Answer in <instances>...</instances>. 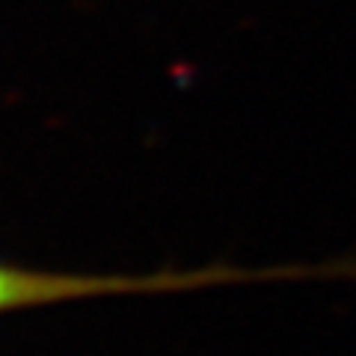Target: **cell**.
<instances>
[{"instance_id": "obj_1", "label": "cell", "mask_w": 356, "mask_h": 356, "mask_svg": "<svg viewBox=\"0 0 356 356\" xmlns=\"http://www.w3.org/2000/svg\"><path fill=\"white\" fill-rule=\"evenodd\" d=\"M306 276H356V261L324 264H280V267H232L208 264L199 270H158V273H60L33 267L0 264V312L69 303V300L110 297V294H161L193 291L211 285H235L259 280H306Z\"/></svg>"}]
</instances>
